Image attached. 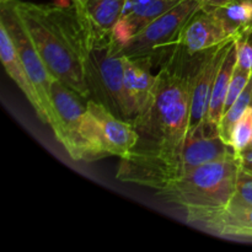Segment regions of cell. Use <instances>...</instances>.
I'll return each mask as SVG.
<instances>
[{"mask_svg": "<svg viewBox=\"0 0 252 252\" xmlns=\"http://www.w3.org/2000/svg\"><path fill=\"white\" fill-rule=\"evenodd\" d=\"M9 2L54 79L81 97L90 98L85 64L93 29L81 10L75 4Z\"/></svg>", "mask_w": 252, "mask_h": 252, "instance_id": "obj_1", "label": "cell"}, {"mask_svg": "<svg viewBox=\"0 0 252 252\" xmlns=\"http://www.w3.org/2000/svg\"><path fill=\"white\" fill-rule=\"evenodd\" d=\"M176 56L175 47L174 56L158 73L152 103L132 122L139 137L132 152H167L181 149L186 143L196 66H186Z\"/></svg>", "mask_w": 252, "mask_h": 252, "instance_id": "obj_2", "label": "cell"}, {"mask_svg": "<svg viewBox=\"0 0 252 252\" xmlns=\"http://www.w3.org/2000/svg\"><path fill=\"white\" fill-rule=\"evenodd\" d=\"M236 155L223 139L217 123L206 120L189 129L181 149L158 153L130 152L121 158L117 179L160 191L175 180L207 162Z\"/></svg>", "mask_w": 252, "mask_h": 252, "instance_id": "obj_3", "label": "cell"}, {"mask_svg": "<svg viewBox=\"0 0 252 252\" xmlns=\"http://www.w3.org/2000/svg\"><path fill=\"white\" fill-rule=\"evenodd\" d=\"M239 172L236 154L196 167L158 191V194L184 209L223 207L233 198Z\"/></svg>", "mask_w": 252, "mask_h": 252, "instance_id": "obj_4", "label": "cell"}, {"mask_svg": "<svg viewBox=\"0 0 252 252\" xmlns=\"http://www.w3.org/2000/svg\"><path fill=\"white\" fill-rule=\"evenodd\" d=\"M125 54L111 34L93 31L85 64L86 84L90 98L102 103L113 115L133 122L125 91Z\"/></svg>", "mask_w": 252, "mask_h": 252, "instance_id": "obj_5", "label": "cell"}, {"mask_svg": "<svg viewBox=\"0 0 252 252\" xmlns=\"http://www.w3.org/2000/svg\"><path fill=\"white\" fill-rule=\"evenodd\" d=\"M81 98L84 97L56 79L51 89L52 117L49 127L71 159L93 161L85 139L88 106L81 102Z\"/></svg>", "mask_w": 252, "mask_h": 252, "instance_id": "obj_6", "label": "cell"}, {"mask_svg": "<svg viewBox=\"0 0 252 252\" xmlns=\"http://www.w3.org/2000/svg\"><path fill=\"white\" fill-rule=\"evenodd\" d=\"M201 7L197 0H180L175 6L135 33L122 49V53L128 58H154L164 49L176 47L181 31Z\"/></svg>", "mask_w": 252, "mask_h": 252, "instance_id": "obj_7", "label": "cell"}, {"mask_svg": "<svg viewBox=\"0 0 252 252\" xmlns=\"http://www.w3.org/2000/svg\"><path fill=\"white\" fill-rule=\"evenodd\" d=\"M0 24L6 29L7 33L14 42L17 54L31 79V83L41 100L42 106H43L47 117V125H49L52 117L51 89L52 84L56 79L46 66L43 59L39 56L33 42L31 41L24 25L21 24L9 1L1 2Z\"/></svg>", "mask_w": 252, "mask_h": 252, "instance_id": "obj_8", "label": "cell"}, {"mask_svg": "<svg viewBox=\"0 0 252 252\" xmlns=\"http://www.w3.org/2000/svg\"><path fill=\"white\" fill-rule=\"evenodd\" d=\"M189 225L220 238L252 240V207L229 203L216 208H185Z\"/></svg>", "mask_w": 252, "mask_h": 252, "instance_id": "obj_9", "label": "cell"}, {"mask_svg": "<svg viewBox=\"0 0 252 252\" xmlns=\"http://www.w3.org/2000/svg\"><path fill=\"white\" fill-rule=\"evenodd\" d=\"M234 39L235 38H231L214 48L208 49L199 57V61L194 69L193 80H192L189 129L196 127L199 123L207 120L214 81L218 75L221 62Z\"/></svg>", "mask_w": 252, "mask_h": 252, "instance_id": "obj_10", "label": "cell"}, {"mask_svg": "<svg viewBox=\"0 0 252 252\" xmlns=\"http://www.w3.org/2000/svg\"><path fill=\"white\" fill-rule=\"evenodd\" d=\"M86 106L95 118L101 145L106 155L125 158L129 154L139 138L132 123L113 115L106 106L94 98H88Z\"/></svg>", "mask_w": 252, "mask_h": 252, "instance_id": "obj_11", "label": "cell"}, {"mask_svg": "<svg viewBox=\"0 0 252 252\" xmlns=\"http://www.w3.org/2000/svg\"><path fill=\"white\" fill-rule=\"evenodd\" d=\"M234 38L212 9L202 6L181 31L177 44L189 54H201Z\"/></svg>", "mask_w": 252, "mask_h": 252, "instance_id": "obj_12", "label": "cell"}, {"mask_svg": "<svg viewBox=\"0 0 252 252\" xmlns=\"http://www.w3.org/2000/svg\"><path fill=\"white\" fill-rule=\"evenodd\" d=\"M180 0H126L122 14L116 22L111 37L117 47L126 44L150 22L171 9Z\"/></svg>", "mask_w": 252, "mask_h": 252, "instance_id": "obj_13", "label": "cell"}, {"mask_svg": "<svg viewBox=\"0 0 252 252\" xmlns=\"http://www.w3.org/2000/svg\"><path fill=\"white\" fill-rule=\"evenodd\" d=\"M152 65L149 57L125 58V91L133 121L147 111L154 98L158 74L152 73Z\"/></svg>", "mask_w": 252, "mask_h": 252, "instance_id": "obj_14", "label": "cell"}, {"mask_svg": "<svg viewBox=\"0 0 252 252\" xmlns=\"http://www.w3.org/2000/svg\"><path fill=\"white\" fill-rule=\"evenodd\" d=\"M0 57H1L2 65H4L6 73L9 74L10 78L16 83L20 90L26 96L33 110L36 111L39 120L47 125V117L41 100H39L38 95H37L36 90L31 83V79H30L21 59L17 54L11 37L9 36L6 29L1 24H0Z\"/></svg>", "mask_w": 252, "mask_h": 252, "instance_id": "obj_15", "label": "cell"}, {"mask_svg": "<svg viewBox=\"0 0 252 252\" xmlns=\"http://www.w3.org/2000/svg\"><path fill=\"white\" fill-rule=\"evenodd\" d=\"M236 59H238V43L236 38L231 42L225 57H224L221 65L219 68L218 75L214 81L213 90H212L211 101H209L208 115L207 120L211 122L217 123L219 126L221 117L224 113V105H225L226 94H228L229 85H230L231 78L236 68Z\"/></svg>", "mask_w": 252, "mask_h": 252, "instance_id": "obj_16", "label": "cell"}, {"mask_svg": "<svg viewBox=\"0 0 252 252\" xmlns=\"http://www.w3.org/2000/svg\"><path fill=\"white\" fill-rule=\"evenodd\" d=\"M126 0H86L76 6L81 10L94 32L111 34L116 22L121 17Z\"/></svg>", "mask_w": 252, "mask_h": 252, "instance_id": "obj_17", "label": "cell"}, {"mask_svg": "<svg viewBox=\"0 0 252 252\" xmlns=\"http://www.w3.org/2000/svg\"><path fill=\"white\" fill-rule=\"evenodd\" d=\"M213 11L234 38L252 32V0H235Z\"/></svg>", "mask_w": 252, "mask_h": 252, "instance_id": "obj_18", "label": "cell"}, {"mask_svg": "<svg viewBox=\"0 0 252 252\" xmlns=\"http://www.w3.org/2000/svg\"><path fill=\"white\" fill-rule=\"evenodd\" d=\"M250 106H252V75L241 95L236 98V101L230 106V108H228L224 112L220 123H219V132L228 144H230L231 132H233L234 126L243 117L245 111Z\"/></svg>", "mask_w": 252, "mask_h": 252, "instance_id": "obj_19", "label": "cell"}, {"mask_svg": "<svg viewBox=\"0 0 252 252\" xmlns=\"http://www.w3.org/2000/svg\"><path fill=\"white\" fill-rule=\"evenodd\" d=\"M252 138V106L245 111L243 117L236 122L231 132L230 145L236 154H240L250 145Z\"/></svg>", "mask_w": 252, "mask_h": 252, "instance_id": "obj_20", "label": "cell"}, {"mask_svg": "<svg viewBox=\"0 0 252 252\" xmlns=\"http://www.w3.org/2000/svg\"><path fill=\"white\" fill-rule=\"evenodd\" d=\"M251 75H252V71L244 70V69H240L236 66L235 71H234L233 74V78H231L230 85H229L228 94H226L225 105H224V112H225L228 108H230V106L235 102L236 98L241 95L244 89H245L246 85H248Z\"/></svg>", "mask_w": 252, "mask_h": 252, "instance_id": "obj_21", "label": "cell"}, {"mask_svg": "<svg viewBox=\"0 0 252 252\" xmlns=\"http://www.w3.org/2000/svg\"><path fill=\"white\" fill-rule=\"evenodd\" d=\"M230 203L252 207V175L240 169Z\"/></svg>", "mask_w": 252, "mask_h": 252, "instance_id": "obj_22", "label": "cell"}, {"mask_svg": "<svg viewBox=\"0 0 252 252\" xmlns=\"http://www.w3.org/2000/svg\"><path fill=\"white\" fill-rule=\"evenodd\" d=\"M238 59L236 66L244 70L252 71V32L236 38Z\"/></svg>", "mask_w": 252, "mask_h": 252, "instance_id": "obj_23", "label": "cell"}, {"mask_svg": "<svg viewBox=\"0 0 252 252\" xmlns=\"http://www.w3.org/2000/svg\"><path fill=\"white\" fill-rule=\"evenodd\" d=\"M238 158L240 169L252 175V148H248L244 152H241L240 154H238Z\"/></svg>", "mask_w": 252, "mask_h": 252, "instance_id": "obj_24", "label": "cell"}, {"mask_svg": "<svg viewBox=\"0 0 252 252\" xmlns=\"http://www.w3.org/2000/svg\"><path fill=\"white\" fill-rule=\"evenodd\" d=\"M199 4L207 9H218V7L225 6V5L230 4V2L235 1V0H197Z\"/></svg>", "mask_w": 252, "mask_h": 252, "instance_id": "obj_25", "label": "cell"}, {"mask_svg": "<svg viewBox=\"0 0 252 252\" xmlns=\"http://www.w3.org/2000/svg\"><path fill=\"white\" fill-rule=\"evenodd\" d=\"M71 1H73V4H75V5H78V6H80V5L85 4L86 0H71Z\"/></svg>", "mask_w": 252, "mask_h": 252, "instance_id": "obj_26", "label": "cell"}, {"mask_svg": "<svg viewBox=\"0 0 252 252\" xmlns=\"http://www.w3.org/2000/svg\"><path fill=\"white\" fill-rule=\"evenodd\" d=\"M248 148H252V138H251V142H250V145H249Z\"/></svg>", "mask_w": 252, "mask_h": 252, "instance_id": "obj_27", "label": "cell"}, {"mask_svg": "<svg viewBox=\"0 0 252 252\" xmlns=\"http://www.w3.org/2000/svg\"><path fill=\"white\" fill-rule=\"evenodd\" d=\"M4 1H9V0H1V2H4Z\"/></svg>", "mask_w": 252, "mask_h": 252, "instance_id": "obj_28", "label": "cell"}]
</instances>
